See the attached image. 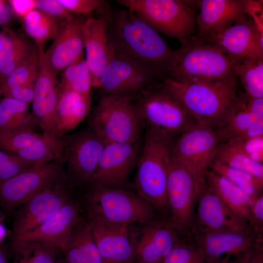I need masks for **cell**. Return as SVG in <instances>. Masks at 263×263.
<instances>
[{
	"label": "cell",
	"mask_w": 263,
	"mask_h": 263,
	"mask_svg": "<svg viewBox=\"0 0 263 263\" xmlns=\"http://www.w3.org/2000/svg\"><path fill=\"white\" fill-rule=\"evenodd\" d=\"M175 142L146 132L133 187L137 194L169 219L167 188L168 167Z\"/></svg>",
	"instance_id": "obj_5"
},
{
	"label": "cell",
	"mask_w": 263,
	"mask_h": 263,
	"mask_svg": "<svg viewBox=\"0 0 263 263\" xmlns=\"http://www.w3.org/2000/svg\"><path fill=\"white\" fill-rule=\"evenodd\" d=\"M263 135V117L252 124L239 137L248 139Z\"/></svg>",
	"instance_id": "obj_49"
},
{
	"label": "cell",
	"mask_w": 263,
	"mask_h": 263,
	"mask_svg": "<svg viewBox=\"0 0 263 263\" xmlns=\"http://www.w3.org/2000/svg\"><path fill=\"white\" fill-rule=\"evenodd\" d=\"M213 162L219 163L263 178V163L256 162L249 158L234 139L218 145Z\"/></svg>",
	"instance_id": "obj_35"
},
{
	"label": "cell",
	"mask_w": 263,
	"mask_h": 263,
	"mask_svg": "<svg viewBox=\"0 0 263 263\" xmlns=\"http://www.w3.org/2000/svg\"><path fill=\"white\" fill-rule=\"evenodd\" d=\"M1 32L0 31V38Z\"/></svg>",
	"instance_id": "obj_57"
},
{
	"label": "cell",
	"mask_w": 263,
	"mask_h": 263,
	"mask_svg": "<svg viewBox=\"0 0 263 263\" xmlns=\"http://www.w3.org/2000/svg\"><path fill=\"white\" fill-rule=\"evenodd\" d=\"M91 99V96L74 91L61 90L53 125V139L61 150V139L88 115Z\"/></svg>",
	"instance_id": "obj_28"
},
{
	"label": "cell",
	"mask_w": 263,
	"mask_h": 263,
	"mask_svg": "<svg viewBox=\"0 0 263 263\" xmlns=\"http://www.w3.org/2000/svg\"><path fill=\"white\" fill-rule=\"evenodd\" d=\"M2 97H3V95H2V92L1 91V89H0V103L1 101Z\"/></svg>",
	"instance_id": "obj_56"
},
{
	"label": "cell",
	"mask_w": 263,
	"mask_h": 263,
	"mask_svg": "<svg viewBox=\"0 0 263 263\" xmlns=\"http://www.w3.org/2000/svg\"><path fill=\"white\" fill-rule=\"evenodd\" d=\"M245 11L251 19L260 36L263 38V2L244 0Z\"/></svg>",
	"instance_id": "obj_46"
},
{
	"label": "cell",
	"mask_w": 263,
	"mask_h": 263,
	"mask_svg": "<svg viewBox=\"0 0 263 263\" xmlns=\"http://www.w3.org/2000/svg\"><path fill=\"white\" fill-rule=\"evenodd\" d=\"M162 263H207L201 250L190 236H179Z\"/></svg>",
	"instance_id": "obj_40"
},
{
	"label": "cell",
	"mask_w": 263,
	"mask_h": 263,
	"mask_svg": "<svg viewBox=\"0 0 263 263\" xmlns=\"http://www.w3.org/2000/svg\"><path fill=\"white\" fill-rule=\"evenodd\" d=\"M74 188L66 173L21 205L14 217L13 237L35 229L52 217L74 198Z\"/></svg>",
	"instance_id": "obj_12"
},
{
	"label": "cell",
	"mask_w": 263,
	"mask_h": 263,
	"mask_svg": "<svg viewBox=\"0 0 263 263\" xmlns=\"http://www.w3.org/2000/svg\"><path fill=\"white\" fill-rule=\"evenodd\" d=\"M216 263H237L234 261H229V260H223L222 261L217 262Z\"/></svg>",
	"instance_id": "obj_54"
},
{
	"label": "cell",
	"mask_w": 263,
	"mask_h": 263,
	"mask_svg": "<svg viewBox=\"0 0 263 263\" xmlns=\"http://www.w3.org/2000/svg\"><path fill=\"white\" fill-rule=\"evenodd\" d=\"M239 147L252 160L263 163V135L248 139L234 138Z\"/></svg>",
	"instance_id": "obj_42"
},
{
	"label": "cell",
	"mask_w": 263,
	"mask_h": 263,
	"mask_svg": "<svg viewBox=\"0 0 263 263\" xmlns=\"http://www.w3.org/2000/svg\"><path fill=\"white\" fill-rule=\"evenodd\" d=\"M205 176H200L170 154L167 194L168 221L179 235H189L196 205Z\"/></svg>",
	"instance_id": "obj_9"
},
{
	"label": "cell",
	"mask_w": 263,
	"mask_h": 263,
	"mask_svg": "<svg viewBox=\"0 0 263 263\" xmlns=\"http://www.w3.org/2000/svg\"><path fill=\"white\" fill-rule=\"evenodd\" d=\"M236 59L220 47L193 37L175 50L167 78L178 82H238L233 72Z\"/></svg>",
	"instance_id": "obj_3"
},
{
	"label": "cell",
	"mask_w": 263,
	"mask_h": 263,
	"mask_svg": "<svg viewBox=\"0 0 263 263\" xmlns=\"http://www.w3.org/2000/svg\"><path fill=\"white\" fill-rule=\"evenodd\" d=\"M34 166L0 149V183Z\"/></svg>",
	"instance_id": "obj_41"
},
{
	"label": "cell",
	"mask_w": 263,
	"mask_h": 263,
	"mask_svg": "<svg viewBox=\"0 0 263 263\" xmlns=\"http://www.w3.org/2000/svg\"><path fill=\"white\" fill-rule=\"evenodd\" d=\"M200 9L194 37L204 38L230 26L244 15L243 0H196Z\"/></svg>",
	"instance_id": "obj_26"
},
{
	"label": "cell",
	"mask_w": 263,
	"mask_h": 263,
	"mask_svg": "<svg viewBox=\"0 0 263 263\" xmlns=\"http://www.w3.org/2000/svg\"><path fill=\"white\" fill-rule=\"evenodd\" d=\"M87 218L90 223L102 263H133L134 250L131 225H113Z\"/></svg>",
	"instance_id": "obj_24"
},
{
	"label": "cell",
	"mask_w": 263,
	"mask_h": 263,
	"mask_svg": "<svg viewBox=\"0 0 263 263\" xmlns=\"http://www.w3.org/2000/svg\"><path fill=\"white\" fill-rule=\"evenodd\" d=\"M82 202L73 198L56 214L35 229L13 237V242H36L60 249L84 219Z\"/></svg>",
	"instance_id": "obj_22"
},
{
	"label": "cell",
	"mask_w": 263,
	"mask_h": 263,
	"mask_svg": "<svg viewBox=\"0 0 263 263\" xmlns=\"http://www.w3.org/2000/svg\"><path fill=\"white\" fill-rule=\"evenodd\" d=\"M199 39L220 47L235 59H263V38L246 14L223 30Z\"/></svg>",
	"instance_id": "obj_21"
},
{
	"label": "cell",
	"mask_w": 263,
	"mask_h": 263,
	"mask_svg": "<svg viewBox=\"0 0 263 263\" xmlns=\"http://www.w3.org/2000/svg\"><path fill=\"white\" fill-rule=\"evenodd\" d=\"M0 263H7V256L4 249L0 246Z\"/></svg>",
	"instance_id": "obj_53"
},
{
	"label": "cell",
	"mask_w": 263,
	"mask_h": 263,
	"mask_svg": "<svg viewBox=\"0 0 263 263\" xmlns=\"http://www.w3.org/2000/svg\"><path fill=\"white\" fill-rule=\"evenodd\" d=\"M116 2L137 14L157 32L178 39L181 44L195 35L196 0H117Z\"/></svg>",
	"instance_id": "obj_6"
},
{
	"label": "cell",
	"mask_w": 263,
	"mask_h": 263,
	"mask_svg": "<svg viewBox=\"0 0 263 263\" xmlns=\"http://www.w3.org/2000/svg\"><path fill=\"white\" fill-rule=\"evenodd\" d=\"M106 143L89 127L65 135L60 159L74 187H87L97 168Z\"/></svg>",
	"instance_id": "obj_10"
},
{
	"label": "cell",
	"mask_w": 263,
	"mask_h": 263,
	"mask_svg": "<svg viewBox=\"0 0 263 263\" xmlns=\"http://www.w3.org/2000/svg\"><path fill=\"white\" fill-rule=\"evenodd\" d=\"M36 47L24 36L3 27L0 38V81L30 55Z\"/></svg>",
	"instance_id": "obj_31"
},
{
	"label": "cell",
	"mask_w": 263,
	"mask_h": 263,
	"mask_svg": "<svg viewBox=\"0 0 263 263\" xmlns=\"http://www.w3.org/2000/svg\"><path fill=\"white\" fill-rule=\"evenodd\" d=\"M13 15L12 9L7 1L0 0V25L8 24Z\"/></svg>",
	"instance_id": "obj_50"
},
{
	"label": "cell",
	"mask_w": 263,
	"mask_h": 263,
	"mask_svg": "<svg viewBox=\"0 0 263 263\" xmlns=\"http://www.w3.org/2000/svg\"><path fill=\"white\" fill-rule=\"evenodd\" d=\"M133 263H162L180 235L169 221L159 218L131 225Z\"/></svg>",
	"instance_id": "obj_19"
},
{
	"label": "cell",
	"mask_w": 263,
	"mask_h": 263,
	"mask_svg": "<svg viewBox=\"0 0 263 263\" xmlns=\"http://www.w3.org/2000/svg\"><path fill=\"white\" fill-rule=\"evenodd\" d=\"M263 117V98L237 93L236 100L224 122L214 130L219 143L239 137L252 124Z\"/></svg>",
	"instance_id": "obj_27"
},
{
	"label": "cell",
	"mask_w": 263,
	"mask_h": 263,
	"mask_svg": "<svg viewBox=\"0 0 263 263\" xmlns=\"http://www.w3.org/2000/svg\"><path fill=\"white\" fill-rule=\"evenodd\" d=\"M60 251L65 263H102L86 217L74 229Z\"/></svg>",
	"instance_id": "obj_29"
},
{
	"label": "cell",
	"mask_w": 263,
	"mask_h": 263,
	"mask_svg": "<svg viewBox=\"0 0 263 263\" xmlns=\"http://www.w3.org/2000/svg\"><path fill=\"white\" fill-rule=\"evenodd\" d=\"M7 235V229L5 226L0 223V245L5 239Z\"/></svg>",
	"instance_id": "obj_52"
},
{
	"label": "cell",
	"mask_w": 263,
	"mask_h": 263,
	"mask_svg": "<svg viewBox=\"0 0 263 263\" xmlns=\"http://www.w3.org/2000/svg\"><path fill=\"white\" fill-rule=\"evenodd\" d=\"M226 230L257 232L208 188L205 179L200 188L189 236Z\"/></svg>",
	"instance_id": "obj_17"
},
{
	"label": "cell",
	"mask_w": 263,
	"mask_h": 263,
	"mask_svg": "<svg viewBox=\"0 0 263 263\" xmlns=\"http://www.w3.org/2000/svg\"><path fill=\"white\" fill-rule=\"evenodd\" d=\"M88 124L106 143L138 141L145 128L133 101L126 97L109 95H102L88 119Z\"/></svg>",
	"instance_id": "obj_8"
},
{
	"label": "cell",
	"mask_w": 263,
	"mask_h": 263,
	"mask_svg": "<svg viewBox=\"0 0 263 263\" xmlns=\"http://www.w3.org/2000/svg\"><path fill=\"white\" fill-rule=\"evenodd\" d=\"M0 149L34 165L60 158L58 150L43 134L30 129L0 132Z\"/></svg>",
	"instance_id": "obj_23"
},
{
	"label": "cell",
	"mask_w": 263,
	"mask_h": 263,
	"mask_svg": "<svg viewBox=\"0 0 263 263\" xmlns=\"http://www.w3.org/2000/svg\"><path fill=\"white\" fill-rule=\"evenodd\" d=\"M72 13L86 15L98 10L104 1L100 0H59Z\"/></svg>",
	"instance_id": "obj_45"
},
{
	"label": "cell",
	"mask_w": 263,
	"mask_h": 263,
	"mask_svg": "<svg viewBox=\"0 0 263 263\" xmlns=\"http://www.w3.org/2000/svg\"><path fill=\"white\" fill-rule=\"evenodd\" d=\"M108 31L116 53L138 62L162 80L167 77L175 50L139 15L128 9L112 12Z\"/></svg>",
	"instance_id": "obj_1"
},
{
	"label": "cell",
	"mask_w": 263,
	"mask_h": 263,
	"mask_svg": "<svg viewBox=\"0 0 263 263\" xmlns=\"http://www.w3.org/2000/svg\"><path fill=\"white\" fill-rule=\"evenodd\" d=\"M142 148L140 139L129 143H106L88 186L125 189Z\"/></svg>",
	"instance_id": "obj_16"
},
{
	"label": "cell",
	"mask_w": 263,
	"mask_h": 263,
	"mask_svg": "<svg viewBox=\"0 0 263 263\" xmlns=\"http://www.w3.org/2000/svg\"><path fill=\"white\" fill-rule=\"evenodd\" d=\"M104 3L98 8L99 15L86 18L82 29L85 58L91 73L93 86L95 88L102 70L115 52L108 31L112 11Z\"/></svg>",
	"instance_id": "obj_20"
},
{
	"label": "cell",
	"mask_w": 263,
	"mask_h": 263,
	"mask_svg": "<svg viewBox=\"0 0 263 263\" xmlns=\"http://www.w3.org/2000/svg\"><path fill=\"white\" fill-rule=\"evenodd\" d=\"M190 236L201 250L207 263L224 260L235 261L231 257L239 263H245L255 252L263 249V234L255 232L226 230Z\"/></svg>",
	"instance_id": "obj_14"
},
{
	"label": "cell",
	"mask_w": 263,
	"mask_h": 263,
	"mask_svg": "<svg viewBox=\"0 0 263 263\" xmlns=\"http://www.w3.org/2000/svg\"><path fill=\"white\" fill-rule=\"evenodd\" d=\"M219 145L212 128L196 123L178 136L171 155L203 177L211 169Z\"/></svg>",
	"instance_id": "obj_15"
},
{
	"label": "cell",
	"mask_w": 263,
	"mask_h": 263,
	"mask_svg": "<svg viewBox=\"0 0 263 263\" xmlns=\"http://www.w3.org/2000/svg\"><path fill=\"white\" fill-rule=\"evenodd\" d=\"M161 80L138 62L115 52L102 70L97 88L102 95L134 101L144 91Z\"/></svg>",
	"instance_id": "obj_11"
},
{
	"label": "cell",
	"mask_w": 263,
	"mask_h": 263,
	"mask_svg": "<svg viewBox=\"0 0 263 263\" xmlns=\"http://www.w3.org/2000/svg\"><path fill=\"white\" fill-rule=\"evenodd\" d=\"M161 81L144 91L133 101L146 132L175 141L182 132L197 123L163 87Z\"/></svg>",
	"instance_id": "obj_7"
},
{
	"label": "cell",
	"mask_w": 263,
	"mask_h": 263,
	"mask_svg": "<svg viewBox=\"0 0 263 263\" xmlns=\"http://www.w3.org/2000/svg\"><path fill=\"white\" fill-rule=\"evenodd\" d=\"M86 18L74 16L61 22L44 55L57 74L63 71L84 52L83 25Z\"/></svg>",
	"instance_id": "obj_25"
},
{
	"label": "cell",
	"mask_w": 263,
	"mask_h": 263,
	"mask_svg": "<svg viewBox=\"0 0 263 263\" xmlns=\"http://www.w3.org/2000/svg\"><path fill=\"white\" fill-rule=\"evenodd\" d=\"M59 82L61 90H72L92 97V77L84 52L63 71Z\"/></svg>",
	"instance_id": "obj_36"
},
{
	"label": "cell",
	"mask_w": 263,
	"mask_h": 263,
	"mask_svg": "<svg viewBox=\"0 0 263 263\" xmlns=\"http://www.w3.org/2000/svg\"><path fill=\"white\" fill-rule=\"evenodd\" d=\"M39 55V69L35 83V94L31 113L34 123L61 154L60 147L53 136L55 113L61 93L57 73L44 55V48H37Z\"/></svg>",
	"instance_id": "obj_18"
},
{
	"label": "cell",
	"mask_w": 263,
	"mask_h": 263,
	"mask_svg": "<svg viewBox=\"0 0 263 263\" xmlns=\"http://www.w3.org/2000/svg\"><path fill=\"white\" fill-rule=\"evenodd\" d=\"M29 105L3 97L0 103V132L18 130H33L36 126Z\"/></svg>",
	"instance_id": "obj_34"
},
{
	"label": "cell",
	"mask_w": 263,
	"mask_h": 263,
	"mask_svg": "<svg viewBox=\"0 0 263 263\" xmlns=\"http://www.w3.org/2000/svg\"><path fill=\"white\" fill-rule=\"evenodd\" d=\"M56 263H65L62 258H59Z\"/></svg>",
	"instance_id": "obj_55"
},
{
	"label": "cell",
	"mask_w": 263,
	"mask_h": 263,
	"mask_svg": "<svg viewBox=\"0 0 263 263\" xmlns=\"http://www.w3.org/2000/svg\"><path fill=\"white\" fill-rule=\"evenodd\" d=\"M245 263H263V249L255 252Z\"/></svg>",
	"instance_id": "obj_51"
},
{
	"label": "cell",
	"mask_w": 263,
	"mask_h": 263,
	"mask_svg": "<svg viewBox=\"0 0 263 263\" xmlns=\"http://www.w3.org/2000/svg\"><path fill=\"white\" fill-rule=\"evenodd\" d=\"M18 261L15 263H56L60 249L36 242H13Z\"/></svg>",
	"instance_id": "obj_37"
},
{
	"label": "cell",
	"mask_w": 263,
	"mask_h": 263,
	"mask_svg": "<svg viewBox=\"0 0 263 263\" xmlns=\"http://www.w3.org/2000/svg\"><path fill=\"white\" fill-rule=\"evenodd\" d=\"M250 225L258 233L263 231V195L252 200L250 207Z\"/></svg>",
	"instance_id": "obj_47"
},
{
	"label": "cell",
	"mask_w": 263,
	"mask_h": 263,
	"mask_svg": "<svg viewBox=\"0 0 263 263\" xmlns=\"http://www.w3.org/2000/svg\"><path fill=\"white\" fill-rule=\"evenodd\" d=\"M233 72L245 94L252 98H263V59H236Z\"/></svg>",
	"instance_id": "obj_32"
},
{
	"label": "cell",
	"mask_w": 263,
	"mask_h": 263,
	"mask_svg": "<svg viewBox=\"0 0 263 263\" xmlns=\"http://www.w3.org/2000/svg\"><path fill=\"white\" fill-rule=\"evenodd\" d=\"M237 82L163 79V87L198 124L216 129L225 120L237 95Z\"/></svg>",
	"instance_id": "obj_2"
},
{
	"label": "cell",
	"mask_w": 263,
	"mask_h": 263,
	"mask_svg": "<svg viewBox=\"0 0 263 263\" xmlns=\"http://www.w3.org/2000/svg\"><path fill=\"white\" fill-rule=\"evenodd\" d=\"M35 83L0 88V89L3 97L11 98L30 105L32 104L34 97Z\"/></svg>",
	"instance_id": "obj_43"
},
{
	"label": "cell",
	"mask_w": 263,
	"mask_h": 263,
	"mask_svg": "<svg viewBox=\"0 0 263 263\" xmlns=\"http://www.w3.org/2000/svg\"><path fill=\"white\" fill-rule=\"evenodd\" d=\"M36 9L44 11L62 22L69 20L75 15L64 7L59 0H36Z\"/></svg>",
	"instance_id": "obj_44"
},
{
	"label": "cell",
	"mask_w": 263,
	"mask_h": 263,
	"mask_svg": "<svg viewBox=\"0 0 263 263\" xmlns=\"http://www.w3.org/2000/svg\"><path fill=\"white\" fill-rule=\"evenodd\" d=\"M24 29L37 48L53 38L60 23L55 17L38 9L30 12L22 19Z\"/></svg>",
	"instance_id": "obj_33"
},
{
	"label": "cell",
	"mask_w": 263,
	"mask_h": 263,
	"mask_svg": "<svg viewBox=\"0 0 263 263\" xmlns=\"http://www.w3.org/2000/svg\"><path fill=\"white\" fill-rule=\"evenodd\" d=\"M13 15L22 19L31 11L36 9V0H10Z\"/></svg>",
	"instance_id": "obj_48"
},
{
	"label": "cell",
	"mask_w": 263,
	"mask_h": 263,
	"mask_svg": "<svg viewBox=\"0 0 263 263\" xmlns=\"http://www.w3.org/2000/svg\"><path fill=\"white\" fill-rule=\"evenodd\" d=\"M211 169L236 185L252 200L261 194L263 178L217 162L213 163Z\"/></svg>",
	"instance_id": "obj_38"
},
{
	"label": "cell",
	"mask_w": 263,
	"mask_h": 263,
	"mask_svg": "<svg viewBox=\"0 0 263 263\" xmlns=\"http://www.w3.org/2000/svg\"><path fill=\"white\" fill-rule=\"evenodd\" d=\"M60 159L35 165L0 183V205L11 211L21 206L65 173Z\"/></svg>",
	"instance_id": "obj_13"
},
{
	"label": "cell",
	"mask_w": 263,
	"mask_h": 263,
	"mask_svg": "<svg viewBox=\"0 0 263 263\" xmlns=\"http://www.w3.org/2000/svg\"><path fill=\"white\" fill-rule=\"evenodd\" d=\"M39 69V55L37 47L2 80L0 88L35 83Z\"/></svg>",
	"instance_id": "obj_39"
},
{
	"label": "cell",
	"mask_w": 263,
	"mask_h": 263,
	"mask_svg": "<svg viewBox=\"0 0 263 263\" xmlns=\"http://www.w3.org/2000/svg\"><path fill=\"white\" fill-rule=\"evenodd\" d=\"M82 202L87 218L110 224L131 225L163 218L136 192L126 189L89 186Z\"/></svg>",
	"instance_id": "obj_4"
},
{
	"label": "cell",
	"mask_w": 263,
	"mask_h": 263,
	"mask_svg": "<svg viewBox=\"0 0 263 263\" xmlns=\"http://www.w3.org/2000/svg\"><path fill=\"white\" fill-rule=\"evenodd\" d=\"M205 179L208 188L236 216L251 226L250 207L252 200L240 188L211 169L206 172Z\"/></svg>",
	"instance_id": "obj_30"
}]
</instances>
